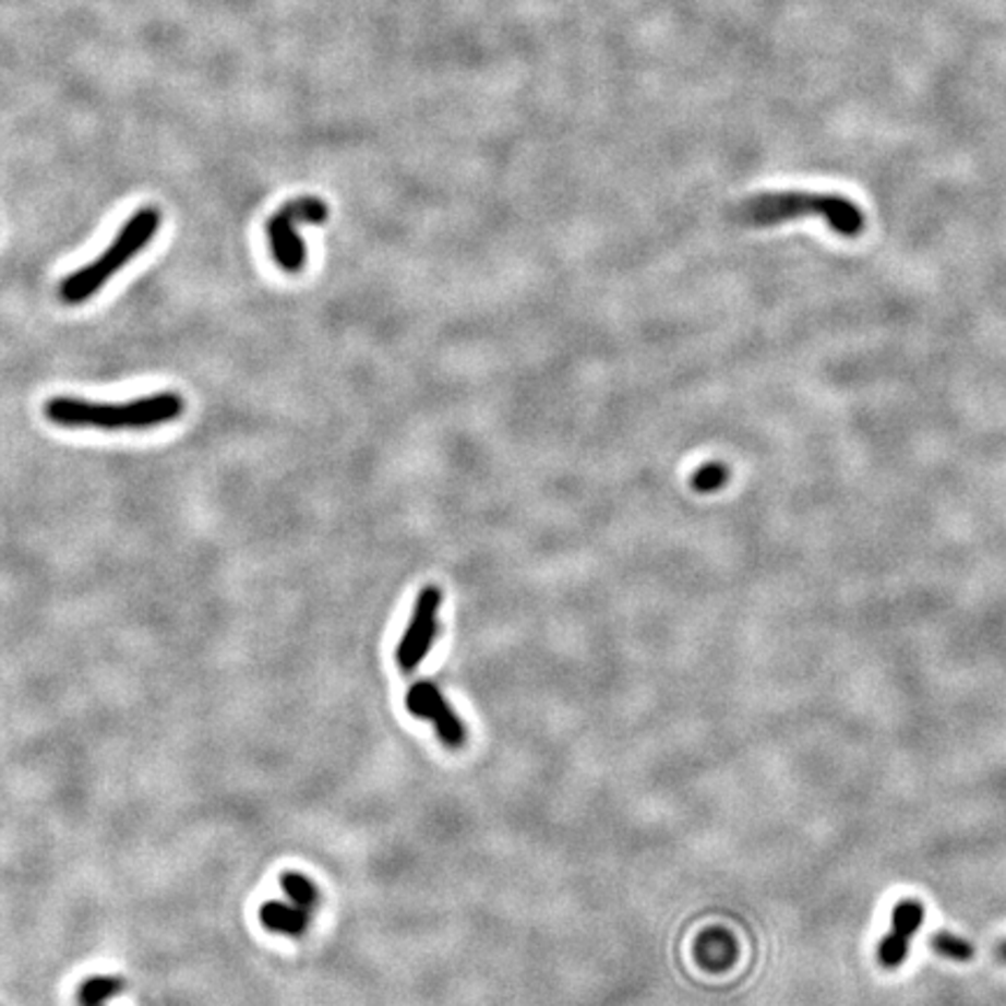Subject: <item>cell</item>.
Wrapping results in <instances>:
<instances>
[{
  "label": "cell",
  "instance_id": "cell-1",
  "mask_svg": "<svg viewBox=\"0 0 1006 1006\" xmlns=\"http://www.w3.org/2000/svg\"><path fill=\"white\" fill-rule=\"evenodd\" d=\"M182 412L184 398L176 390H164L124 404H98L77 396H51L45 404V418L65 429L143 431L176 422Z\"/></svg>",
  "mask_w": 1006,
  "mask_h": 1006
},
{
  "label": "cell",
  "instance_id": "cell-2",
  "mask_svg": "<svg viewBox=\"0 0 1006 1006\" xmlns=\"http://www.w3.org/2000/svg\"><path fill=\"white\" fill-rule=\"evenodd\" d=\"M806 215L823 217L829 224V229L843 238H858L864 231L862 207L839 194H759L741 201L730 213V217L743 224V227H774V224Z\"/></svg>",
  "mask_w": 1006,
  "mask_h": 1006
},
{
  "label": "cell",
  "instance_id": "cell-3",
  "mask_svg": "<svg viewBox=\"0 0 1006 1006\" xmlns=\"http://www.w3.org/2000/svg\"><path fill=\"white\" fill-rule=\"evenodd\" d=\"M159 227H161L159 207L145 205L137 213H133L124 221V227H121L117 238L94 259V262L71 273L59 285L61 301L71 303V306L89 301L94 294H98L103 287H106L121 268L131 264L133 259L149 245L156 231H159Z\"/></svg>",
  "mask_w": 1006,
  "mask_h": 1006
},
{
  "label": "cell",
  "instance_id": "cell-4",
  "mask_svg": "<svg viewBox=\"0 0 1006 1006\" xmlns=\"http://www.w3.org/2000/svg\"><path fill=\"white\" fill-rule=\"evenodd\" d=\"M328 219V205L315 196H301L287 201L268 224L266 233L275 264L285 273H299L306 266V245L299 233L301 224H324Z\"/></svg>",
  "mask_w": 1006,
  "mask_h": 1006
},
{
  "label": "cell",
  "instance_id": "cell-5",
  "mask_svg": "<svg viewBox=\"0 0 1006 1006\" xmlns=\"http://www.w3.org/2000/svg\"><path fill=\"white\" fill-rule=\"evenodd\" d=\"M441 601L443 592L439 587H424L418 601H415V609L410 615V622L406 627V634L402 638V644L396 648V662L402 667L404 673H412L418 669L424 657L429 655L433 640H436L439 634V611H441Z\"/></svg>",
  "mask_w": 1006,
  "mask_h": 1006
},
{
  "label": "cell",
  "instance_id": "cell-6",
  "mask_svg": "<svg viewBox=\"0 0 1006 1006\" xmlns=\"http://www.w3.org/2000/svg\"><path fill=\"white\" fill-rule=\"evenodd\" d=\"M406 708L410 716L427 720L436 727V734L447 745V748H459V745L466 741V730H464L462 720L457 718L455 710L450 708V704L441 695V690L433 683L429 681L415 683L406 695Z\"/></svg>",
  "mask_w": 1006,
  "mask_h": 1006
},
{
  "label": "cell",
  "instance_id": "cell-7",
  "mask_svg": "<svg viewBox=\"0 0 1006 1006\" xmlns=\"http://www.w3.org/2000/svg\"><path fill=\"white\" fill-rule=\"evenodd\" d=\"M925 923V907L918 899H901L893 907L890 930L883 936L876 958L883 969H899L909 958L911 942Z\"/></svg>",
  "mask_w": 1006,
  "mask_h": 1006
},
{
  "label": "cell",
  "instance_id": "cell-8",
  "mask_svg": "<svg viewBox=\"0 0 1006 1006\" xmlns=\"http://www.w3.org/2000/svg\"><path fill=\"white\" fill-rule=\"evenodd\" d=\"M259 918L266 930L285 936H303L310 925V911L297 905H283V901H266L259 909Z\"/></svg>",
  "mask_w": 1006,
  "mask_h": 1006
},
{
  "label": "cell",
  "instance_id": "cell-9",
  "mask_svg": "<svg viewBox=\"0 0 1006 1006\" xmlns=\"http://www.w3.org/2000/svg\"><path fill=\"white\" fill-rule=\"evenodd\" d=\"M124 987L127 983L119 977H89L80 985L77 1006H103V1002L117 997Z\"/></svg>",
  "mask_w": 1006,
  "mask_h": 1006
},
{
  "label": "cell",
  "instance_id": "cell-10",
  "mask_svg": "<svg viewBox=\"0 0 1006 1006\" xmlns=\"http://www.w3.org/2000/svg\"><path fill=\"white\" fill-rule=\"evenodd\" d=\"M280 886L291 899V905H297L306 911H312L320 905V890L315 888V883L299 872H285L280 878Z\"/></svg>",
  "mask_w": 1006,
  "mask_h": 1006
},
{
  "label": "cell",
  "instance_id": "cell-11",
  "mask_svg": "<svg viewBox=\"0 0 1006 1006\" xmlns=\"http://www.w3.org/2000/svg\"><path fill=\"white\" fill-rule=\"evenodd\" d=\"M930 946L934 953H939L942 958L953 960V962H969L974 958V946H971L962 936L953 934V932H936L930 936Z\"/></svg>",
  "mask_w": 1006,
  "mask_h": 1006
},
{
  "label": "cell",
  "instance_id": "cell-12",
  "mask_svg": "<svg viewBox=\"0 0 1006 1006\" xmlns=\"http://www.w3.org/2000/svg\"><path fill=\"white\" fill-rule=\"evenodd\" d=\"M732 471H730V466L722 464V462H708L704 466H699L695 474H692L690 478V484H692V490L699 492V494H710V492H718L722 490L727 480H730Z\"/></svg>",
  "mask_w": 1006,
  "mask_h": 1006
},
{
  "label": "cell",
  "instance_id": "cell-13",
  "mask_svg": "<svg viewBox=\"0 0 1006 1006\" xmlns=\"http://www.w3.org/2000/svg\"><path fill=\"white\" fill-rule=\"evenodd\" d=\"M997 958H999V962L1006 965V942H1002V944L997 946Z\"/></svg>",
  "mask_w": 1006,
  "mask_h": 1006
}]
</instances>
